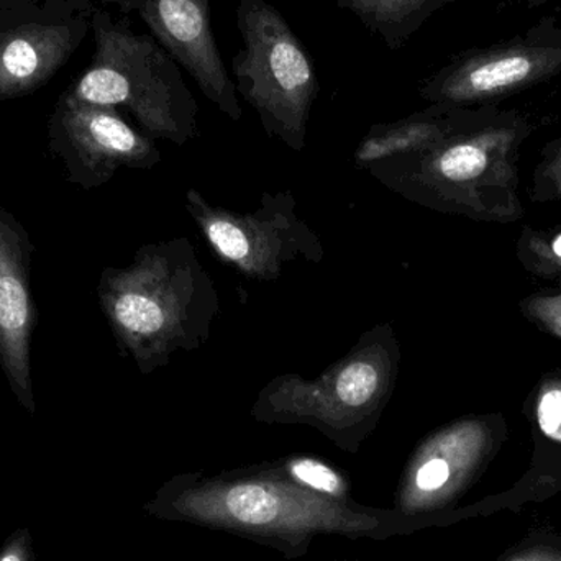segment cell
<instances>
[{
  "mask_svg": "<svg viewBox=\"0 0 561 561\" xmlns=\"http://www.w3.org/2000/svg\"><path fill=\"white\" fill-rule=\"evenodd\" d=\"M145 511L170 523L224 530L276 550L287 560L309 552L319 536L386 540L417 529L422 517L340 501L294 483L276 461L207 477L181 473L154 494Z\"/></svg>",
  "mask_w": 561,
  "mask_h": 561,
  "instance_id": "obj_1",
  "label": "cell"
},
{
  "mask_svg": "<svg viewBox=\"0 0 561 561\" xmlns=\"http://www.w3.org/2000/svg\"><path fill=\"white\" fill-rule=\"evenodd\" d=\"M98 296L141 375L163 368L174 353L206 345L220 309L216 280L187 239L150 243L125 268H105Z\"/></svg>",
  "mask_w": 561,
  "mask_h": 561,
  "instance_id": "obj_2",
  "label": "cell"
},
{
  "mask_svg": "<svg viewBox=\"0 0 561 561\" xmlns=\"http://www.w3.org/2000/svg\"><path fill=\"white\" fill-rule=\"evenodd\" d=\"M399 363L394 330L379 323L317 378L276 376L259 392L252 417L260 424L309 425L340 450L358 454L391 401Z\"/></svg>",
  "mask_w": 561,
  "mask_h": 561,
  "instance_id": "obj_3",
  "label": "cell"
},
{
  "mask_svg": "<svg viewBox=\"0 0 561 561\" xmlns=\"http://www.w3.org/2000/svg\"><path fill=\"white\" fill-rule=\"evenodd\" d=\"M91 68L69 98L125 108L145 135L183 147L196 138L199 105L173 56L148 35H137L107 15L95 19Z\"/></svg>",
  "mask_w": 561,
  "mask_h": 561,
  "instance_id": "obj_4",
  "label": "cell"
},
{
  "mask_svg": "<svg viewBox=\"0 0 561 561\" xmlns=\"http://www.w3.org/2000/svg\"><path fill=\"white\" fill-rule=\"evenodd\" d=\"M237 26L243 43L232 59L237 92L255 108L270 137L302 151L310 111L319 95L309 53L279 10L266 0H239Z\"/></svg>",
  "mask_w": 561,
  "mask_h": 561,
  "instance_id": "obj_5",
  "label": "cell"
},
{
  "mask_svg": "<svg viewBox=\"0 0 561 561\" xmlns=\"http://www.w3.org/2000/svg\"><path fill=\"white\" fill-rule=\"evenodd\" d=\"M187 213L217 256L253 280H276L290 263L322 262V240L297 214L293 191H265L259 209L240 214L187 190Z\"/></svg>",
  "mask_w": 561,
  "mask_h": 561,
  "instance_id": "obj_6",
  "label": "cell"
},
{
  "mask_svg": "<svg viewBox=\"0 0 561 561\" xmlns=\"http://www.w3.org/2000/svg\"><path fill=\"white\" fill-rule=\"evenodd\" d=\"M561 72V23L546 16L526 33L470 49L432 76L421 95L437 105L488 101Z\"/></svg>",
  "mask_w": 561,
  "mask_h": 561,
  "instance_id": "obj_7",
  "label": "cell"
},
{
  "mask_svg": "<svg viewBox=\"0 0 561 561\" xmlns=\"http://www.w3.org/2000/svg\"><path fill=\"white\" fill-rule=\"evenodd\" d=\"M65 163L66 180L91 191L104 186L121 168L150 170L161 161L153 138L135 130L117 108L66 98L51 141Z\"/></svg>",
  "mask_w": 561,
  "mask_h": 561,
  "instance_id": "obj_8",
  "label": "cell"
},
{
  "mask_svg": "<svg viewBox=\"0 0 561 561\" xmlns=\"http://www.w3.org/2000/svg\"><path fill=\"white\" fill-rule=\"evenodd\" d=\"M138 12L153 38L190 72L210 104L239 122L242 105L214 36L209 0H145Z\"/></svg>",
  "mask_w": 561,
  "mask_h": 561,
  "instance_id": "obj_9",
  "label": "cell"
},
{
  "mask_svg": "<svg viewBox=\"0 0 561 561\" xmlns=\"http://www.w3.org/2000/svg\"><path fill=\"white\" fill-rule=\"evenodd\" d=\"M32 253L22 224L0 207V366L16 401L35 414L30 343L38 312L30 287Z\"/></svg>",
  "mask_w": 561,
  "mask_h": 561,
  "instance_id": "obj_10",
  "label": "cell"
},
{
  "mask_svg": "<svg viewBox=\"0 0 561 561\" xmlns=\"http://www.w3.org/2000/svg\"><path fill=\"white\" fill-rule=\"evenodd\" d=\"M483 447L473 424L438 432L415 450L396 491L394 510L424 517L450 503L470 477Z\"/></svg>",
  "mask_w": 561,
  "mask_h": 561,
  "instance_id": "obj_11",
  "label": "cell"
},
{
  "mask_svg": "<svg viewBox=\"0 0 561 561\" xmlns=\"http://www.w3.org/2000/svg\"><path fill=\"white\" fill-rule=\"evenodd\" d=\"M71 48L66 26L26 25L0 35V99L28 94L48 81Z\"/></svg>",
  "mask_w": 561,
  "mask_h": 561,
  "instance_id": "obj_12",
  "label": "cell"
},
{
  "mask_svg": "<svg viewBox=\"0 0 561 561\" xmlns=\"http://www.w3.org/2000/svg\"><path fill=\"white\" fill-rule=\"evenodd\" d=\"M437 111L438 105L424 114L373 125L356 148V167L369 168L391 158L421 154L444 144L448 134L447 121L438 117Z\"/></svg>",
  "mask_w": 561,
  "mask_h": 561,
  "instance_id": "obj_13",
  "label": "cell"
},
{
  "mask_svg": "<svg viewBox=\"0 0 561 561\" xmlns=\"http://www.w3.org/2000/svg\"><path fill=\"white\" fill-rule=\"evenodd\" d=\"M455 0H336L391 51L401 49L428 19Z\"/></svg>",
  "mask_w": 561,
  "mask_h": 561,
  "instance_id": "obj_14",
  "label": "cell"
},
{
  "mask_svg": "<svg viewBox=\"0 0 561 561\" xmlns=\"http://www.w3.org/2000/svg\"><path fill=\"white\" fill-rule=\"evenodd\" d=\"M444 144L438 145L434 157L428 158L425 170H434L448 183H467L484 173L490 163L491 134Z\"/></svg>",
  "mask_w": 561,
  "mask_h": 561,
  "instance_id": "obj_15",
  "label": "cell"
},
{
  "mask_svg": "<svg viewBox=\"0 0 561 561\" xmlns=\"http://www.w3.org/2000/svg\"><path fill=\"white\" fill-rule=\"evenodd\" d=\"M276 463L294 483L300 484L313 493L340 501L353 500L348 477L322 458L310 457V455H290V457L276 460Z\"/></svg>",
  "mask_w": 561,
  "mask_h": 561,
  "instance_id": "obj_16",
  "label": "cell"
},
{
  "mask_svg": "<svg viewBox=\"0 0 561 561\" xmlns=\"http://www.w3.org/2000/svg\"><path fill=\"white\" fill-rule=\"evenodd\" d=\"M537 419L547 437L561 444V388L552 386L540 396Z\"/></svg>",
  "mask_w": 561,
  "mask_h": 561,
  "instance_id": "obj_17",
  "label": "cell"
},
{
  "mask_svg": "<svg viewBox=\"0 0 561 561\" xmlns=\"http://www.w3.org/2000/svg\"><path fill=\"white\" fill-rule=\"evenodd\" d=\"M0 561H36L32 534L28 529H16L0 547Z\"/></svg>",
  "mask_w": 561,
  "mask_h": 561,
  "instance_id": "obj_18",
  "label": "cell"
},
{
  "mask_svg": "<svg viewBox=\"0 0 561 561\" xmlns=\"http://www.w3.org/2000/svg\"><path fill=\"white\" fill-rule=\"evenodd\" d=\"M536 312L540 319L561 336V296L537 302Z\"/></svg>",
  "mask_w": 561,
  "mask_h": 561,
  "instance_id": "obj_19",
  "label": "cell"
},
{
  "mask_svg": "<svg viewBox=\"0 0 561 561\" xmlns=\"http://www.w3.org/2000/svg\"><path fill=\"white\" fill-rule=\"evenodd\" d=\"M511 561H561V553L550 552V550H534V552L523 553Z\"/></svg>",
  "mask_w": 561,
  "mask_h": 561,
  "instance_id": "obj_20",
  "label": "cell"
},
{
  "mask_svg": "<svg viewBox=\"0 0 561 561\" xmlns=\"http://www.w3.org/2000/svg\"><path fill=\"white\" fill-rule=\"evenodd\" d=\"M524 2L527 3V7L533 9V7H542L550 2H561V0H524Z\"/></svg>",
  "mask_w": 561,
  "mask_h": 561,
  "instance_id": "obj_21",
  "label": "cell"
},
{
  "mask_svg": "<svg viewBox=\"0 0 561 561\" xmlns=\"http://www.w3.org/2000/svg\"><path fill=\"white\" fill-rule=\"evenodd\" d=\"M553 170H556V180L557 183H559L561 190V158L559 161H557L556 168H553Z\"/></svg>",
  "mask_w": 561,
  "mask_h": 561,
  "instance_id": "obj_22",
  "label": "cell"
},
{
  "mask_svg": "<svg viewBox=\"0 0 561 561\" xmlns=\"http://www.w3.org/2000/svg\"><path fill=\"white\" fill-rule=\"evenodd\" d=\"M556 252L559 253V255L561 256V237L556 242Z\"/></svg>",
  "mask_w": 561,
  "mask_h": 561,
  "instance_id": "obj_23",
  "label": "cell"
}]
</instances>
